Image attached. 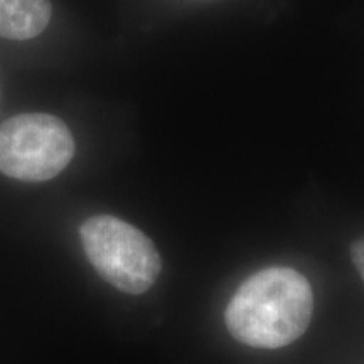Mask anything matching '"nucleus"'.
<instances>
[{
	"instance_id": "obj_1",
	"label": "nucleus",
	"mask_w": 364,
	"mask_h": 364,
	"mask_svg": "<svg viewBox=\"0 0 364 364\" xmlns=\"http://www.w3.org/2000/svg\"><path fill=\"white\" fill-rule=\"evenodd\" d=\"M314 292L302 273L289 267L255 272L228 302L225 322L238 343L280 349L302 338L312 321Z\"/></svg>"
},
{
	"instance_id": "obj_4",
	"label": "nucleus",
	"mask_w": 364,
	"mask_h": 364,
	"mask_svg": "<svg viewBox=\"0 0 364 364\" xmlns=\"http://www.w3.org/2000/svg\"><path fill=\"white\" fill-rule=\"evenodd\" d=\"M51 16V0H0V38L33 39L48 27Z\"/></svg>"
},
{
	"instance_id": "obj_3",
	"label": "nucleus",
	"mask_w": 364,
	"mask_h": 364,
	"mask_svg": "<svg viewBox=\"0 0 364 364\" xmlns=\"http://www.w3.org/2000/svg\"><path fill=\"white\" fill-rule=\"evenodd\" d=\"M75 156V139L61 118L22 113L0 125V172L24 182H44Z\"/></svg>"
},
{
	"instance_id": "obj_5",
	"label": "nucleus",
	"mask_w": 364,
	"mask_h": 364,
	"mask_svg": "<svg viewBox=\"0 0 364 364\" xmlns=\"http://www.w3.org/2000/svg\"><path fill=\"white\" fill-rule=\"evenodd\" d=\"M351 258H353V263H354V267H356L358 273L361 275V279L364 280V236L353 241Z\"/></svg>"
},
{
	"instance_id": "obj_2",
	"label": "nucleus",
	"mask_w": 364,
	"mask_h": 364,
	"mask_svg": "<svg viewBox=\"0 0 364 364\" xmlns=\"http://www.w3.org/2000/svg\"><path fill=\"white\" fill-rule=\"evenodd\" d=\"M80 236L98 275L120 292L145 294L161 275L162 262L156 245L120 218L91 216L81 225Z\"/></svg>"
}]
</instances>
